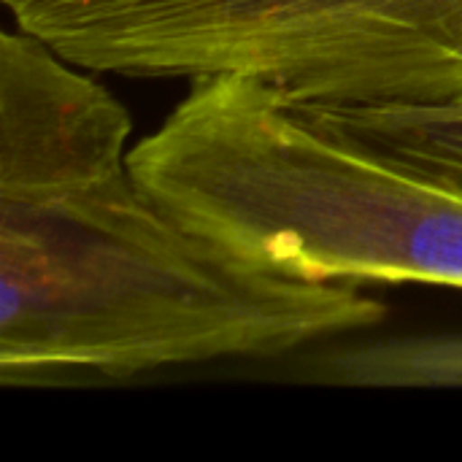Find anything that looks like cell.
Returning <instances> with one entry per match:
<instances>
[{"label": "cell", "instance_id": "cell-4", "mask_svg": "<svg viewBox=\"0 0 462 462\" xmlns=\"http://www.w3.org/2000/svg\"><path fill=\"white\" fill-rule=\"evenodd\" d=\"M27 30L0 35V206H30L127 165L130 114Z\"/></svg>", "mask_w": 462, "mask_h": 462}, {"label": "cell", "instance_id": "cell-6", "mask_svg": "<svg viewBox=\"0 0 462 462\" xmlns=\"http://www.w3.org/2000/svg\"><path fill=\"white\" fill-rule=\"evenodd\" d=\"M314 376L368 387H462V336L409 338L338 352L319 360Z\"/></svg>", "mask_w": 462, "mask_h": 462}, {"label": "cell", "instance_id": "cell-5", "mask_svg": "<svg viewBox=\"0 0 462 462\" xmlns=\"http://www.w3.org/2000/svg\"><path fill=\"white\" fill-rule=\"evenodd\" d=\"M309 114L379 154L462 187V103L309 106Z\"/></svg>", "mask_w": 462, "mask_h": 462}, {"label": "cell", "instance_id": "cell-1", "mask_svg": "<svg viewBox=\"0 0 462 462\" xmlns=\"http://www.w3.org/2000/svg\"><path fill=\"white\" fill-rule=\"evenodd\" d=\"M387 306L357 282L252 265L106 173L30 206H0V382L138 376L279 357L371 330Z\"/></svg>", "mask_w": 462, "mask_h": 462}, {"label": "cell", "instance_id": "cell-2", "mask_svg": "<svg viewBox=\"0 0 462 462\" xmlns=\"http://www.w3.org/2000/svg\"><path fill=\"white\" fill-rule=\"evenodd\" d=\"M127 168L173 219L252 265L462 290V187L330 130L260 81H192Z\"/></svg>", "mask_w": 462, "mask_h": 462}, {"label": "cell", "instance_id": "cell-3", "mask_svg": "<svg viewBox=\"0 0 462 462\" xmlns=\"http://www.w3.org/2000/svg\"><path fill=\"white\" fill-rule=\"evenodd\" d=\"M92 73L238 76L303 106L462 103V0H3Z\"/></svg>", "mask_w": 462, "mask_h": 462}]
</instances>
